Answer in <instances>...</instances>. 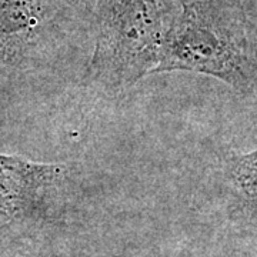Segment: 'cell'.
<instances>
[{
  "label": "cell",
  "mask_w": 257,
  "mask_h": 257,
  "mask_svg": "<svg viewBox=\"0 0 257 257\" xmlns=\"http://www.w3.org/2000/svg\"><path fill=\"white\" fill-rule=\"evenodd\" d=\"M83 0H0V63L29 69L63 40Z\"/></svg>",
  "instance_id": "4"
},
{
  "label": "cell",
  "mask_w": 257,
  "mask_h": 257,
  "mask_svg": "<svg viewBox=\"0 0 257 257\" xmlns=\"http://www.w3.org/2000/svg\"><path fill=\"white\" fill-rule=\"evenodd\" d=\"M94 49L84 80L106 90H126L156 73L183 3L180 0H92Z\"/></svg>",
  "instance_id": "2"
},
{
  "label": "cell",
  "mask_w": 257,
  "mask_h": 257,
  "mask_svg": "<svg viewBox=\"0 0 257 257\" xmlns=\"http://www.w3.org/2000/svg\"><path fill=\"white\" fill-rule=\"evenodd\" d=\"M192 72L257 97V28L240 0L184 3L156 73Z\"/></svg>",
  "instance_id": "1"
},
{
  "label": "cell",
  "mask_w": 257,
  "mask_h": 257,
  "mask_svg": "<svg viewBox=\"0 0 257 257\" xmlns=\"http://www.w3.org/2000/svg\"><path fill=\"white\" fill-rule=\"evenodd\" d=\"M180 2H182V3H189V2H193V0H180Z\"/></svg>",
  "instance_id": "6"
},
{
  "label": "cell",
  "mask_w": 257,
  "mask_h": 257,
  "mask_svg": "<svg viewBox=\"0 0 257 257\" xmlns=\"http://www.w3.org/2000/svg\"><path fill=\"white\" fill-rule=\"evenodd\" d=\"M70 169L0 153V257H56Z\"/></svg>",
  "instance_id": "3"
},
{
  "label": "cell",
  "mask_w": 257,
  "mask_h": 257,
  "mask_svg": "<svg viewBox=\"0 0 257 257\" xmlns=\"http://www.w3.org/2000/svg\"><path fill=\"white\" fill-rule=\"evenodd\" d=\"M226 213L236 229L257 237V150L223 156Z\"/></svg>",
  "instance_id": "5"
}]
</instances>
